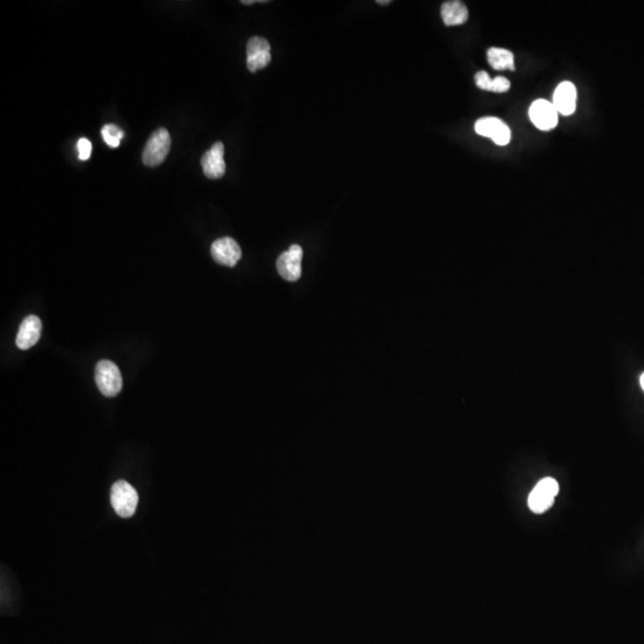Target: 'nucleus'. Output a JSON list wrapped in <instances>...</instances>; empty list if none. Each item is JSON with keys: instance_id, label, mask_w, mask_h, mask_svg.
Here are the masks:
<instances>
[{"instance_id": "1", "label": "nucleus", "mask_w": 644, "mask_h": 644, "mask_svg": "<svg viewBox=\"0 0 644 644\" xmlns=\"http://www.w3.org/2000/svg\"><path fill=\"white\" fill-rule=\"evenodd\" d=\"M171 149V136L167 129L159 128L149 136L142 152V161L148 167H156L164 163Z\"/></svg>"}, {"instance_id": "2", "label": "nucleus", "mask_w": 644, "mask_h": 644, "mask_svg": "<svg viewBox=\"0 0 644 644\" xmlns=\"http://www.w3.org/2000/svg\"><path fill=\"white\" fill-rule=\"evenodd\" d=\"M95 380L99 391L107 398H114L119 394L123 386L119 366L114 361L107 359L98 361L96 366Z\"/></svg>"}, {"instance_id": "3", "label": "nucleus", "mask_w": 644, "mask_h": 644, "mask_svg": "<svg viewBox=\"0 0 644 644\" xmlns=\"http://www.w3.org/2000/svg\"><path fill=\"white\" fill-rule=\"evenodd\" d=\"M139 504V494L132 484L117 481L111 488V505L119 517L130 518Z\"/></svg>"}, {"instance_id": "4", "label": "nucleus", "mask_w": 644, "mask_h": 644, "mask_svg": "<svg viewBox=\"0 0 644 644\" xmlns=\"http://www.w3.org/2000/svg\"><path fill=\"white\" fill-rule=\"evenodd\" d=\"M557 481L553 477H546L539 481L529 495V509L536 514H542L554 505L555 497L558 494Z\"/></svg>"}, {"instance_id": "5", "label": "nucleus", "mask_w": 644, "mask_h": 644, "mask_svg": "<svg viewBox=\"0 0 644 644\" xmlns=\"http://www.w3.org/2000/svg\"><path fill=\"white\" fill-rule=\"evenodd\" d=\"M304 258V250L299 245H292L287 252H283L277 259V271L282 278L287 282H296L302 275L301 262Z\"/></svg>"}, {"instance_id": "6", "label": "nucleus", "mask_w": 644, "mask_h": 644, "mask_svg": "<svg viewBox=\"0 0 644 644\" xmlns=\"http://www.w3.org/2000/svg\"><path fill=\"white\" fill-rule=\"evenodd\" d=\"M247 68L252 73L265 68L271 61V47L267 38L255 36L247 43Z\"/></svg>"}, {"instance_id": "7", "label": "nucleus", "mask_w": 644, "mask_h": 644, "mask_svg": "<svg viewBox=\"0 0 644 644\" xmlns=\"http://www.w3.org/2000/svg\"><path fill=\"white\" fill-rule=\"evenodd\" d=\"M475 132L479 135L489 137L497 146H506L511 141V129L497 117H482L475 123Z\"/></svg>"}, {"instance_id": "8", "label": "nucleus", "mask_w": 644, "mask_h": 644, "mask_svg": "<svg viewBox=\"0 0 644 644\" xmlns=\"http://www.w3.org/2000/svg\"><path fill=\"white\" fill-rule=\"evenodd\" d=\"M529 116L531 122L539 130H551L558 123L557 110L555 109L553 103L546 99H538L532 103L530 107Z\"/></svg>"}, {"instance_id": "9", "label": "nucleus", "mask_w": 644, "mask_h": 644, "mask_svg": "<svg viewBox=\"0 0 644 644\" xmlns=\"http://www.w3.org/2000/svg\"><path fill=\"white\" fill-rule=\"evenodd\" d=\"M202 169L205 177L209 179H220L226 173L225 163V146L222 142H216L209 151L203 154L201 159Z\"/></svg>"}, {"instance_id": "10", "label": "nucleus", "mask_w": 644, "mask_h": 644, "mask_svg": "<svg viewBox=\"0 0 644 644\" xmlns=\"http://www.w3.org/2000/svg\"><path fill=\"white\" fill-rule=\"evenodd\" d=\"M211 257L216 263L225 267H233L241 258V248L234 239L221 238L213 242Z\"/></svg>"}, {"instance_id": "11", "label": "nucleus", "mask_w": 644, "mask_h": 644, "mask_svg": "<svg viewBox=\"0 0 644 644\" xmlns=\"http://www.w3.org/2000/svg\"><path fill=\"white\" fill-rule=\"evenodd\" d=\"M553 104L558 115H573L576 109V87L571 82H563L556 87L553 97Z\"/></svg>"}, {"instance_id": "12", "label": "nucleus", "mask_w": 644, "mask_h": 644, "mask_svg": "<svg viewBox=\"0 0 644 644\" xmlns=\"http://www.w3.org/2000/svg\"><path fill=\"white\" fill-rule=\"evenodd\" d=\"M42 322L37 316L29 315L22 321L17 334L16 344L21 350H29L41 338Z\"/></svg>"}, {"instance_id": "13", "label": "nucleus", "mask_w": 644, "mask_h": 644, "mask_svg": "<svg viewBox=\"0 0 644 644\" xmlns=\"http://www.w3.org/2000/svg\"><path fill=\"white\" fill-rule=\"evenodd\" d=\"M440 13H442L443 22L447 27L464 24L469 18L468 8L463 1H460V0L445 1L442 5Z\"/></svg>"}, {"instance_id": "14", "label": "nucleus", "mask_w": 644, "mask_h": 644, "mask_svg": "<svg viewBox=\"0 0 644 644\" xmlns=\"http://www.w3.org/2000/svg\"><path fill=\"white\" fill-rule=\"evenodd\" d=\"M487 58H488L489 65L497 70H514V57L512 52L504 50V48H489L487 52Z\"/></svg>"}, {"instance_id": "15", "label": "nucleus", "mask_w": 644, "mask_h": 644, "mask_svg": "<svg viewBox=\"0 0 644 644\" xmlns=\"http://www.w3.org/2000/svg\"><path fill=\"white\" fill-rule=\"evenodd\" d=\"M124 133L115 124H107L102 129L103 140L111 148H117L121 144V140L123 137Z\"/></svg>"}, {"instance_id": "16", "label": "nucleus", "mask_w": 644, "mask_h": 644, "mask_svg": "<svg viewBox=\"0 0 644 644\" xmlns=\"http://www.w3.org/2000/svg\"><path fill=\"white\" fill-rule=\"evenodd\" d=\"M476 87H480L481 90L491 91L492 92L493 79L489 77V74L484 70L477 72L475 74Z\"/></svg>"}, {"instance_id": "17", "label": "nucleus", "mask_w": 644, "mask_h": 644, "mask_svg": "<svg viewBox=\"0 0 644 644\" xmlns=\"http://www.w3.org/2000/svg\"><path fill=\"white\" fill-rule=\"evenodd\" d=\"M78 152L80 160L85 161L90 158L91 153H92V144L89 140L85 139V137H82V139L79 140Z\"/></svg>"}, {"instance_id": "18", "label": "nucleus", "mask_w": 644, "mask_h": 644, "mask_svg": "<svg viewBox=\"0 0 644 644\" xmlns=\"http://www.w3.org/2000/svg\"><path fill=\"white\" fill-rule=\"evenodd\" d=\"M509 87H511V82L505 77H497V78L493 79L492 92L504 93V92H507L509 90Z\"/></svg>"}, {"instance_id": "19", "label": "nucleus", "mask_w": 644, "mask_h": 644, "mask_svg": "<svg viewBox=\"0 0 644 644\" xmlns=\"http://www.w3.org/2000/svg\"><path fill=\"white\" fill-rule=\"evenodd\" d=\"M377 4H380V5L390 4V0H378Z\"/></svg>"}, {"instance_id": "20", "label": "nucleus", "mask_w": 644, "mask_h": 644, "mask_svg": "<svg viewBox=\"0 0 644 644\" xmlns=\"http://www.w3.org/2000/svg\"><path fill=\"white\" fill-rule=\"evenodd\" d=\"M640 383H641V387H642V389L644 390V373H642V375H641Z\"/></svg>"}]
</instances>
